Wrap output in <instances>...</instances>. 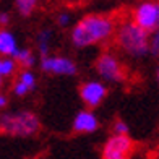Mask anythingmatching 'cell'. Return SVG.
I'll list each match as a JSON object with an SVG mask.
<instances>
[{
	"label": "cell",
	"mask_w": 159,
	"mask_h": 159,
	"mask_svg": "<svg viewBox=\"0 0 159 159\" xmlns=\"http://www.w3.org/2000/svg\"><path fill=\"white\" fill-rule=\"evenodd\" d=\"M117 31V23L109 15L88 13L70 30V42L75 49H86L109 42Z\"/></svg>",
	"instance_id": "cell-1"
},
{
	"label": "cell",
	"mask_w": 159,
	"mask_h": 159,
	"mask_svg": "<svg viewBox=\"0 0 159 159\" xmlns=\"http://www.w3.org/2000/svg\"><path fill=\"white\" fill-rule=\"evenodd\" d=\"M149 39L151 34L140 28L132 18L120 21L114 36L117 49L130 59H144L149 55Z\"/></svg>",
	"instance_id": "cell-2"
},
{
	"label": "cell",
	"mask_w": 159,
	"mask_h": 159,
	"mask_svg": "<svg viewBox=\"0 0 159 159\" xmlns=\"http://www.w3.org/2000/svg\"><path fill=\"white\" fill-rule=\"evenodd\" d=\"M41 119L30 109L7 111L0 114V133L13 138H31L41 132Z\"/></svg>",
	"instance_id": "cell-3"
},
{
	"label": "cell",
	"mask_w": 159,
	"mask_h": 159,
	"mask_svg": "<svg viewBox=\"0 0 159 159\" xmlns=\"http://www.w3.org/2000/svg\"><path fill=\"white\" fill-rule=\"evenodd\" d=\"M94 70L99 80L104 81L106 84L107 83L119 84L127 80L125 65L122 63L119 55H115L111 50H104V52H101L98 55V59L94 62Z\"/></svg>",
	"instance_id": "cell-4"
},
{
	"label": "cell",
	"mask_w": 159,
	"mask_h": 159,
	"mask_svg": "<svg viewBox=\"0 0 159 159\" xmlns=\"http://www.w3.org/2000/svg\"><path fill=\"white\" fill-rule=\"evenodd\" d=\"M132 20L149 34L159 31V2L157 0L140 2L133 8Z\"/></svg>",
	"instance_id": "cell-5"
},
{
	"label": "cell",
	"mask_w": 159,
	"mask_h": 159,
	"mask_svg": "<svg viewBox=\"0 0 159 159\" xmlns=\"http://www.w3.org/2000/svg\"><path fill=\"white\" fill-rule=\"evenodd\" d=\"M135 141L128 135H111L102 144L101 159H132Z\"/></svg>",
	"instance_id": "cell-6"
},
{
	"label": "cell",
	"mask_w": 159,
	"mask_h": 159,
	"mask_svg": "<svg viewBox=\"0 0 159 159\" xmlns=\"http://www.w3.org/2000/svg\"><path fill=\"white\" fill-rule=\"evenodd\" d=\"M107 93H109L107 84L104 81H101V80H88V81H83L78 88L80 99L91 111L98 109L104 102L107 98Z\"/></svg>",
	"instance_id": "cell-7"
},
{
	"label": "cell",
	"mask_w": 159,
	"mask_h": 159,
	"mask_svg": "<svg viewBox=\"0 0 159 159\" xmlns=\"http://www.w3.org/2000/svg\"><path fill=\"white\" fill-rule=\"evenodd\" d=\"M41 71L57 76H75L78 73V65L71 57L65 55H47L41 59Z\"/></svg>",
	"instance_id": "cell-8"
},
{
	"label": "cell",
	"mask_w": 159,
	"mask_h": 159,
	"mask_svg": "<svg viewBox=\"0 0 159 159\" xmlns=\"http://www.w3.org/2000/svg\"><path fill=\"white\" fill-rule=\"evenodd\" d=\"M71 130L80 135H91L99 130V119L94 111L81 109L75 114L71 122Z\"/></svg>",
	"instance_id": "cell-9"
},
{
	"label": "cell",
	"mask_w": 159,
	"mask_h": 159,
	"mask_svg": "<svg viewBox=\"0 0 159 159\" xmlns=\"http://www.w3.org/2000/svg\"><path fill=\"white\" fill-rule=\"evenodd\" d=\"M52 39H54V30L49 26H44L36 33V38H34V42H36V50L38 54L41 55V59L50 55V49H52Z\"/></svg>",
	"instance_id": "cell-10"
},
{
	"label": "cell",
	"mask_w": 159,
	"mask_h": 159,
	"mask_svg": "<svg viewBox=\"0 0 159 159\" xmlns=\"http://www.w3.org/2000/svg\"><path fill=\"white\" fill-rule=\"evenodd\" d=\"M20 50L18 39L10 30L0 28V55L2 57H15Z\"/></svg>",
	"instance_id": "cell-11"
},
{
	"label": "cell",
	"mask_w": 159,
	"mask_h": 159,
	"mask_svg": "<svg viewBox=\"0 0 159 159\" xmlns=\"http://www.w3.org/2000/svg\"><path fill=\"white\" fill-rule=\"evenodd\" d=\"M13 59L16 60L18 67L21 70H33V67L36 65V62H38L34 50L30 49V47H20V50L16 52V55L13 57Z\"/></svg>",
	"instance_id": "cell-12"
},
{
	"label": "cell",
	"mask_w": 159,
	"mask_h": 159,
	"mask_svg": "<svg viewBox=\"0 0 159 159\" xmlns=\"http://www.w3.org/2000/svg\"><path fill=\"white\" fill-rule=\"evenodd\" d=\"M18 63L13 57H2L0 55V76L2 78H10L18 75Z\"/></svg>",
	"instance_id": "cell-13"
},
{
	"label": "cell",
	"mask_w": 159,
	"mask_h": 159,
	"mask_svg": "<svg viewBox=\"0 0 159 159\" xmlns=\"http://www.w3.org/2000/svg\"><path fill=\"white\" fill-rule=\"evenodd\" d=\"M38 5H39V0H15V8L18 15L23 18L31 16L34 10L38 8Z\"/></svg>",
	"instance_id": "cell-14"
},
{
	"label": "cell",
	"mask_w": 159,
	"mask_h": 159,
	"mask_svg": "<svg viewBox=\"0 0 159 159\" xmlns=\"http://www.w3.org/2000/svg\"><path fill=\"white\" fill-rule=\"evenodd\" d=\"M16 80L21 81L25 86H28L31 93L38 88V76H36V73L33 70H20L16 75Z\"/></svg>",
	"instance_id": "cell-15"
},
{
	"label": "cell",
	"mask_w": 159,
	"mask_h": 159,
	"mask_svg": "<svg viewBox=\"0 0 159 159\" xmlns=\"http://www.w3.org/2000/svg\"><path fill=\"white\" fill-rule=\"evenodd\" d=\"M130 127L125 120L122 119H115L112 124V135H128Z\"/></svg>",
	"instance_id": "cell-16"
},
{
	"label": "cell",
	"mask_w": 159,
	"mask_h": 159,
	"mask_svg": "<svg viewBox=\"0 0 159 159\" xmlns=\"http://www.w3.org/2000/svg\"><path fill=\"white\" fill-rule=\"evenodd\" d=\"M11 93H13L16 98H25V96L30 94L31 91H30V88H28V86H25L21 81L15 80V83H13V86H11Z\"/></svg>",
	"instance_id": "cell-17"
},
{
	"label": "cell",
	"mask_w": 159,
	"mask_h": 159,
	"mask_svg": "<svg viewBox=\"0 0 159 159\" xmlns=\"http://www.w3.org/2000/svg\"><path fill=\"white\" fill-rule=\"evenodd\" d=\"M149 55L159 59V31L151 34V39H149Z\"/></svg>",
	"instance_id": "cell-18"
},
{
	"label": "cell",
	"mask_w": 159,
	"mask_h": 159,
	"mask_svg": "<svg viewBox=\"0 0 159 159\" xmlns=\"http://www.w3.org/2000/svg\"><path fill=\"white\" fill-rule=\"evenodd\" d=\"M55 23L59 28H68L70 23H71V15L68 11H60L55 18Z\"/></svg>",
	"instance_id": "cell-19"
},
{
	"label": "cell",
	"mask_w": 159,
	"mask_h": 159,
	"mask_svg": "<svg viewBox=\"0 0 159 159\" xmlns=\"http://www.w3.org/2000/svg\"><path fill=\"white\" fill-rule=\"evenodd\" d=\"M10 13H7V11H0V28H7L10 25Z\"/></svg>",
	"instance_id": "cell-20"
},
{
	"label": "cell",
	"mask_w": 159,
	"mask_h": 159,
	"mask_svg": "<svg viewBox=\"0 0 159 159\" xmlns=\"http://www.w3.org/2000/svg\"><path fill=\"white\" fill-rule=\"evenodd\" d=\"M7 106H8V98H7L3 93H0V112H2Z\"/></svg>",
	"instance_id": "cell-21"
},
{
	"label": "cell",
	"mask_w": 159,
	"mask_h": 159,
	"mask_svg": "<svg viewBox=\"0 0 159 159\" xmlns=\"http://www.w3.org/2000/svg\"><path fill=\"white\" fill-rule=\"evenodd\" d=\"M156 81H157V86H159V65H157V68H156Z\"/></svg>",
	"instance_id": "cell-22"
},
{
	"label": "cell",
	"mask_w": 159,
	"mask_h": 159,
	"mask_svg": "<svg viewBox=\"0 0 159 159\" xmlns=\"http://www.w3.org/2000/svg\"><path fill=\"white\" fill-rule=\"evenodd\" d=\"M2 88H3V78L0 76V89H2Z\"/></svg>",
	"instance_id": "cell-23"
},
{
	"label": "cell",
	"mask_w": 159,
	"mask_h": 159,
	"mask_svg": "<svg viewBox=\"0 0 159 159\" xmlns=\"http://www.w3.org/2000/svg\"><path fill=\"white\" fill-rule=\"evenodd\" d=\"M157 153H159V146H157Z\"/></svg>",
	"instance_id": "cell-24"
}]
</instances>
